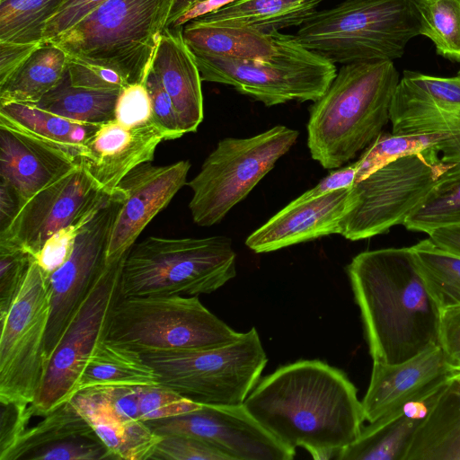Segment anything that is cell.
Returning <instances> with one entry per match:
<instances>
[{
    "label": "cell",
    "mask_w": 460,
    "mask_h": 460,
    "mask_svg": "<svg viewBox=\"0 0 460 460\" xmlns=\"http://www.w3.org/2000/svg\"><path fill=\"white\" fill-rule=\"evenodd\" d=\"M243 404L279 441L303 447L317 460L335 458L358 437L365 421L352 382L316 359L279 367L257 383Z\"/></svg>",
    "instance_id": "cell-1"
},
{
    "label": "cell",
    "mask_w": 460,
    "mask_h": 460,
    "mask_svg": "<svg viewBox=\"0 0 460 460\" xmlns=\"http://www.w3.org/2000/svg\"><path fill=\"white\" fill-rule=\"evenodd\" d=\"M346 271L373 362L402 363L438 344L440 310L410 247L362 252Z\"/></svg>",
    "instance_id": "cell-2"
},
{
    "label": "cell",
    "mask_w": 460,
    "mask_h": 460,
    "mask_svg": "<svg viewBox=\"0 0 460 460\" xmlns=\"http://www.w3.org/2000/svg\"><path fill=\"white\" fill-rule=\"evenodd\" d=\"M392 60L342 65L309 107L307 146L324 169H338L367 148L390 121L399 84Z\"/></svg>",
    "instance_id": "cell-3"
},
{
    "label": "cell",
    "mask_w": 460,
    "mask_h": 460,
    "mask_svg": "<svg viewBox=\"0 0 460 460\" xmlns=\"http://www.w3.org/2000/svg\"><path fill=\"white\" fill-rule=\"evenodd\" d=\"M175 1L107 0L47 43L128 84L145 83Z\"/></svg>",
    "instance_id": "cell-4"
},
{
    "label": "cell",
    "mask_w": 460,
    "mask_h": 460,
    "mask_svg": "<svg viewBox=\"0 0 460 460\" xmlns=\"http://www.w3.org/2000/svg\"><path fill=\"white\" fill-rule=\"evenodd\" d=\"M420 27L418 0H344L314 13L295 38L333 64L394 61Z\"/></svg>",
    "instance_id": "cell-5"
},
{
    "label": "cell",
    "mask_w": 460,
    "mask_h": 460,
    "mask_svg": "<svg viewBox=\"0 0 460 460\" xmlns=\"http://www.w3.org/2000/svg\"><path fill=\"white\" fill-rule=\"evenodd\" d=\"M232 240L149 236L134 243L123 263L120 298L210 294L236 275Z\"/></svg>",
    "instance_id": "cell-6"
},
{
    "label": "cell",
    "mask_w": 460,
    "mask_h": 460,
    "mask_svg": "<svg viewBox=\"0 0 460 460\" xmlns=\"http://www.w3.org/2000/svg\"><path fill=\"white\" fill-rule=\"evenodd\" d=\"M242 333L206 308L198 296L169 295L119 298L106 339L145 355L221 347Z\"/></svg>",
    "instance_id": "cell-7"
},
{
    "label": "cell",
    "mask_w": 460,
    "mask_h": 460,
    "mask_svg": "<svg viewBox=\"0 0 460 460\" xmlns=\"http://www.w3.org/2000/svg\"><path fill=\"white\" fill-rule=\"evenodd\" d=\"M275 52L259 60L193 53L202 81L226 84L265 106L315 102L334 79L335 64L305 48L295 35L270 31Z\"/></svg>",
    "instance_id": "cell-8"
},
{
    "label": "cell",
    "mask_w": 460,
    "mask_h": 460,
    "mask_svg": "<svg viewBox=\"0 0 460 460\" xmlns=\"http://www.w3.org/2000/svg\"><path fill=\"white\" fill-rule=\"evenodd\" d=\"M159 384L208 405H241L268 358L255 327L228 345L143 355Z\"/></svg>",
    "instance_id": "cell-9"
},
{
    "label": "cell",
    "mask_w": 460,
    "mask_h": 460,
    "mask_svg": "<svg viewBox=\"0 0 460 460\" xmlns=\"http://www.w3.org/2000/svg\"><path fill=\"white\" fill-rule=\"evenodd\" d=\"M298 136L297 130L277 125L250 137L219 140L186 184L193 193L189 203L193 222L199 226L219 223L291 149Z\"/></svg>",
    "instance_id": "cell-10"
},
{
    "label": "cell",
    "mask_w": 460,
    "mask_h": 460,
    "mask_svg": "<svg viewBox=\"0 0 460 460\" xmlns=\"http://www.w3.org/2000/svg\"><path fill=\"white\" fill-rule=\"evenodd\" d=\"M453 171L435 148L382 166L352 186L353 205L341 220L340 234L358 241L402 225Z\"/></svg>",
    "instance_id": "cell-11"
},
{
    "label": "cell",
    "mask_w": 460,
    "mask_h": 460,
    "mask_svg": "<svg viewBox=\"0 0 460 460\" xmlns=\"http://www.w3.org/2000/svg\"><path fill=\"white\" fill-rule=\"evenodd\" d=\"M127 253L105 264L71 316L47 361L40 389L30 405L33 416L47 415L75 394L84 367L98 344L106 339L111 311L120 298Z\"/></svg>",
    "instance_id": "cell-12"
},
{
    "label": "cell",
    "mask_w": 460,
    "mask_h": 460,
    "mask_svg": "<svg viewBox=\"0 0 460 460\" xmlns=\"http://www.w3.org/2000/svg\"><path fill=\"white\" fill-rule=\"evenodd\" d=\"M49 310L48 277L34 259L8 311L0 317V402H34L46 367Z\"/></svg>",
    "instance_id": "cell-13"
},
{
    "label": "cell",
    "mask_w": 460,
    "mask_h": 460,
    "mask_svg": "<svg viewBox=\"0 0 460 460\" xmlns=\"http://www.w3.org/2000/svg\"><path fill=\"white\" fill-rule=\"evenodd\" d=\"M124 196L118 187L106 196L79 231L69 258L48 278L50 310L44 341L46 364L71 316L106 264L110 233Z\"/></svg>",
    "instance_id": "cell-14"
},
{
    "label": "cell",
    "mask_w": 460,
    "mask_h": 460,
    "mask_svg": "<svg viewBox=\"0 0 460 460\" xmlns=\"http://www.w3.org/2000/svg\"><path fill=\"white\" fill-rule=\"evenodd\" d=\"M108 194L79 161L20 208L11 224L0 232V245L23 249L35 258L52 234L93 215Z\"/></svg>",
    "instance_id": "cell-15"
},
{
    "label": "cell",
    "mask_w": 460,
    "mask_h": 460,
    "mask_svg": "<svg viewBox=\"0 0 460 460\" xmlns=\"http://www.w3.org/2000/svg\"><path fill=\"white\" fill-rule=\"evenodd\" d=\"M145 422L161 437L183 435L204 441L229 460H291L296 456V449L261 426L244 404H202L183 414Z\"/></svg>",
    "instance_id": "cell-16"
},
{
    "label": "cell",
    "mask_w": 460,
    "mask_h": 460,
    "mask_svg": "<svg viewBox=\"0 0 460 460\" xmlns=\"http://www.w3.org/2000/svg\"><path fill=\"white\" fill-rule=\"evenodd\" d=\"M190 165L188 160L167 165L147 162L120 181L118 188L125 196L110 233L106 264L124 256L146 226L187 184Z\"/></svg>",
    "instance_id": "cell-17"
},
{
    "label": "cell",
    "mask_w": 460,
    "mask_h": 460,
    "mask_svg": "<svg viewBox=\"0 0 460 460\" xmlns=\"http://www.w3.org/2000/svg\"><path fill=\"white\" fill-rule=\"evenodd\" d=\"M456 368L438 344L402 363L373 362L361 401L365 420L373 422L405 402L439 391Z\"/></svg>",
    "instance_id": "cell-18"
},
{
    "label": "cell",
    "mask_w": 460,
    "mask_h": 460,
    "mask_svg": "<svg viewBox=\"0 0 460 460\" xmlns=\"http://www.w3.org/2000/svg\"><path fill=\"white\" fill-rule=\"evenodd\" d=\"M352 205V186L308 200L294 199L253 231L245 245L256 253H264L340 234L341 220Z\"/></svg>",
    "instance_id": "cell-19"
},
{
    "label": "cell",
    "mask_w": 460,
    "mask_h": 460,
    "mask_svg": "<svg viewBox=\"0 0 460 460\" xmlns=\"http://www.w3.org/2000/svg\"><path fill=\"white\" fill-rule=\"evenodd\" d=\"M165 133L155 123L128 128L115 119L101 124L80 161L106 193L116 190L134 168L152 162Z\"/></svg>",
    "instance_id": "cell-20"
},
{
    "label": "cell",
    "mask_w": 460,
    "mask_h": 460,
    "mask_svg": "<svg viewBox=\"0 0 460 460\" xmlns=\"http://www.w3.org/2000/svg\"><path fill=\"white\" fill-rule=\"evenodd\" d=\"M79 161L59 149L0 126V180L14 190L21 208Z\"/></svg>",
    "instance_id": "cell-21"
},
{
    "label": "cell",
    "mask_w": 460,
    "mask_h": 460,
    "mask_svg": "<svg viewBox=\"0 0 460 460\" xmlns=\"http://www.w3.org/2000/svg\"><path fill=\"white\" fill-rule=\"evenodd\" d=\"M184 134L196 132L204 118L201 76L182 27H166L153 63Z\"/></svg>",
    "instance_id": "cell-22"
},
{
    "label": "cell",
    "mask_w": 460,
    "mask_h": 460,
    "mask_svg": "<svg viewBox=\"0 0 460 460\" xmlns=\"http://www.w3.org/2000/svg\"><path fill=\"white\" fill-rule=\"evenodd\" d=\"M410 401L366 427L341 449L338 460H404L415 430L429 413L440 392Z\"/></svg>",
    "instance_id": "cell-23"
},
{
    "label": "cell",
    "mask_w": 460,
    "mask_h": 460,
    "mask_svg": "<svg viewBox=\"0 0 460 460\" xmlns=\"http://www.w3.org/2000/svg\"><path fill=\"white\" fill-rule=\"evenodd\" d=\"M69 401L113 459L148 460L163 438L143 420H120L100 387L81 390Z\"/></svg>",
    "instance_id": "cell-24"
},
{
    "label": "cell",
    "mask_w": 460,
    "mask_h": 460,
    "mask_svg": "<svg viewBox=\"0 0 460 460\" xmlns=\"http://www.w3.org/2000/svg\"><path fill=\"white\" fill-rule=\"evenodd\" d=\"M404 460H460V366L415 430Z\"/></svg>",
    "instance_id": "cell-25"
},
{
    "label": "cell",
    "mask_w": 460,
    "mask_h": 460,
    "mask_svg": "<svg viewBox=\"0 0 460 460\" xmlns=\"http://www.w3.org/2000/svg\"><path fill=\"white\" fill-rule=\"evenodd\" d=\"M101 124L78 122L39 107L36 103L0 105V126L29 136L80 159Z\"/></svg>",
    "instance_id": "cell-26"
},
{
    "label": "cell",
    "mask_w": 460,
    "mask_h": 460,
    "mask_svg": "<svg viewBox=\"0 0 460 460\" xmlns=\"http://www.w3.org/2000/svg\"><path fill=\"white\" fill-rule=\"evenodd\" d=\"M323 0H237L194 19L212 26L252 28L261 31L300 26Z\"/></svg>",
    "instance_id": "cell-27"
},
{
    "label": "cell",
    "mask_w": 460,
    "mask_h": 460,
    "mask_svg": "<svg viewBox=\"0 0 460 460\" xmlns=\"http://www.w3.org/2000/svg\"><path fill=\"white\" fill-rule=\"evenodd\" d=\"M437 113L460 114V73L440 77L404 70L392 100L391 123Z\"/></svg>",
    "instance_id": "cell-28"
},
{
    "label": "cell",
    "mask_w": 460,
    "mask_h": 460,
    "mask_svg": "<svg viewBox=\"0 0 460 460\" xmlns=\"http://www.w3.org/2000/svg\"><path fill=\"white\" fill-rule=\"evenodd\" d=\"M182 35L193 53L224 58L259 60L275 52L270 31L234 26H212L194 20L182 27Z\"/></svg>",
    "instance_id": "cell-29"
},
{
    "label": "cell",
    "mask_w": 460,
    "mask_h": 460,
    "mask_svg": "<svg viewBox=\"0 0 460 460\" xmlns=\"http://www.w3.org/2000/svg\"><path fill=\"white\" fill-rule=\"evenodd\" d=\"M156 384L157 375L142 354L104 339L84 367L75 394L99 386Z\"/></svg>",
    "instance_id": "cell-30"
},
{
    "label": "cell",
    "mask_w": 460,
    "mask_h": 460,
    "mask_svg": "<svg viewBox=\"0 0 460 460\" xmlns=\"http://www.w3.org/2000/svg\"><path fill=\"white\" fill-rule=\"evenodd\" d=\"M67 72V56L45 43L5 83L0 85V105L10 102L37 103L58 87Z\"/></svg>",
    "instance_id": "cell-31"
},
{
    "label": "cell",
    "mask_w": 460,
    "mask_h": 460,
    "mask_svg": "<svg viewBox=\"0 0 460 460\" xmlns=\"http://www.w3.org/2000/svg\"><path fill=\"white\" fill-rule=\"evenodd\" d=\"M459 132L460 120H443L441 130L427 134L381 133L355 162L358 169L355 183L392 161L428 148H435L445 155L450 151Z\"/></svg>",
    "instance_id": "cell-32"
},
{
    "label": "cell",
    "mask_w": 460,
    "mask_h": 460,
    "mask_svg": "<svg viewBox=\"0 0 460 460\" xmlns=\"http://www.w3.org/2000/svg\"><path fill=\"white\" fill-rule=\"evenodd\" d=\"M410 248L440 312L460 307V256L438 247L429 238Z\"/></svg>",
    "instance_id": "cell-33"
},
{
    "label": "cell",
    "mask_w": 460,
    "mask_h": 460,
    "mask_svg": "<svg viewBox=\"0 0 460 460\" xmlns=\"http://www.w3.org/2000/svg\"><path fill=\"white\" fill-rule=\"evenodd\" d=\"M119 91H97L74 87L67 72L63 82L36 104L69 119L103 124L115 119V106Z\"/></svg>",
    "instance_id": "cell-34"
},
{
    "label": "cell",
    "mask_w": 460,
    "mask_h": 460,
    "mask_svg": "<svg viewBox=\"0 0 460 460\" xmlns=\"http://www.w3.org/2000/svg\"><path fill=\"white\" fill-rule=\"evenodd\" d=\"M65 0H0V41L43 42L47 22Z\"/></svg>",
    "instance_id": "cell-35"
},
{
    "label": "cell",
    "mask_w": 460,
    "mask_h": 460,
    "mask_svg": "<svg viewBox=\"0 0 460 460\" xmlns=\"http://www.w3.org/2000/svg\"><path fill=\"white\" fill-rule=\"evenodd\" d=\"M37 425L27 428L3 460H18L31 452L74 436L94 433L70 401L43 416Z\"/></svg>",
    "instance_id": "cell-36"
},
{
    "label": "cell",
    "mask_w": 460,
    "mask_h": 460,
    "mask_svg": "<svg viewBox=\"0 0 460 460\" xmlns=\"http://www.w3.org/2000/svg\"><path fill=\"white\" fill-rule=\"evenodd\" d=\"M420 35L429 39L437 53L460 62V0H418Z\"/></svg>",
    "instance_id": "cell-37"
},
{
    "label": "cell",
    "mask_w": 460,
    "mask_h": 460,
    "mask_svg": "<svg viewBox=\"0 0 460 460\" xmlns=\"http://www.w3.org/2000/svg\"><path fill=\"white\" fill-rule=\"evenodd\" d=\"M402 226L426 234L439 227L460 226V180L438 183Z\"/></svg>",
    "instance_id": "cell-38"
},
{
    "label": "cell",
    "mask_w": 460,
    "mask_h": 460,
    "mask_svg": "<svg viewBox=\"0 0 460 460\" xmlns=\"http://www.w3.org/2000/svg\"><path fill=\"white\" fill-rule=\"evenodd\" d=\"M113 459L111 452L95 435L70 437L38 448L23 460H103Z\"/></svg>",
    "instance_id": "cell-39"
},
{
    "label": "cell",
    "mask_w": 460,
    "mask_h": 460,
    "mask_svg": "<svg viewBox=\"0 0 460 460\" xmlns=\"http://www.w3.org/2000/svg\"><path fill=\"white\" fill-rule=\"evenodd\" d=\"M201 405L161 384L141 386L139 409L140 420L143 421L183 414Z\"/></svg>",
    "instance_id": "cell-40"
},
{
    "label": "cell",
    "mask_w": 460,
    "mask_h": 460,
    "mask_svg": "<svg viewBox=\"0 0 460 460\" xmlns=\"http://www.w3.org/2000/svg\"><path fill=\"white\" fill-rule=\"evenodd\" d=\"M34 259L23 249L0 245V317L8 311Z\"/></svg>",
    "instance_id": "cell-41"
},
{
    "label": "cell",
    "mask_w": 460,
    "mask_h": 460,
    "mask_svg": "<svg viewBox=\"0 0 460 460\" xmlns=\"http://www.w3.org/2000/svg\"><path fill=\"white\" fill-rule=\"evenodd\" d=\"M115 120L128 128L155 123L152 102L145 83L128 84L119 91Z\"/></svg>",
    "instance_id": "cell-42"
},
{
    "label": "cell",
    "mask_w": 460,
    "mask_h": 460,
    "mask_svg": "<svg viewBox=\"0 0 460 460\" xmlns=\"http://www.w3.org/2000/svg\"><path fill=\"white\" fill-rule=\"evenodd\" d=\"M149 459L154 460H229L210 445L192 437H163Z\"/></svg>",
    "instance_id": "cell-43"
},
{
    "label": "cell",
    "mask_w": 460,
    "mask_h": 460,
    "mask_svg": "<svg viewBox=\"0 0 460 460\" xmlns=\"http://www.w3.org/2000/svg\"><path fill=\"white\" fill-rule=\"evenodd\" d=\"M67 77L74 87L97 91H120L128 84L117 71L67 57Z\"/></svg>",
    "instance_id": "cell-44"
},
{
    "label": "cell",
    "mask_w": 460,
    "mask_h": 460,
    "mask_svg": "<svg viewBox=\"0 0 460 460\" xmlns=\"http://www.w3.org/2000/svg\"><path fill=\"white\" fill-rule=\"evenodd\" d=\"M93 215L59 229L45 242L35 260L48 278L69 258L79 231Z\"/></svg>",
    "instance_id": "cell-45"
},
{
    "label": "cell",
    "mask_w": 460,
    "mask_h": 460,
    "mask_svg": "<svg viewBox=\"0 0 460 460\" xmlns=\"http://www.w3.org/2000/svg\"><path fill=\"white\" fill-rule=\"evenodd\" d=\"M145 84L152 102L155 124L165 133L168 140H174L183 136L184 132L181 128L172 102L153 67Z\"/></svg>",
    "instance_id": "cell-46"
},
{
    "label": "cell",
    "mask_w": 460,
    "mask_h": 460,
    "mask_svg": "<svg viewBox=\"0 0 460 460\" xmlns=\"http://www.w3.org/2000/svg\"><path fill=\"white\" fill-rule=\"evenodd\" d=\"M0 460L18 441L33 416L30 405L16 402H0Z\"/></svg>",
    "instance_id": "cell-47"
},
{
    "label": "cell",
    "mask_w": 460,
    "mask_h": 460,
    "mask_svg": "<svg viewBox=\"0 0 460 460\" xmlns=\"http://www.w3.org/2000/svg\"><path fill=\"white\" fill-rule=\"evenodd\" d=\"M107 0H65L56 13L47 22L43 43L75 24L92 10Z\"/></svg>",
    "instance_id": "cell-48"
},
{
    "label": "cell",
    "mask_w": 460,
    "mask_h": 460,
    "mask_svg": "<svg viewBox=\"0 0 460 460\" xmlns=\"http://www.w3.org/2000/svg\"><path fill=\"white\" fill-rule=\"evenodd\" d=\"M142 385L99 386L115 412L122 421L140 420L139 398Z\"/></svg>",
    "instance_id": "cell-49"
},
{
    "label": "cell",
    "mask_w": 460,
    "mask_h": 460,
    "mask_svg": "<svg viewBox=\"0 0 460 460\" xmlns=\"http://www.w3.org/2000/svg\"><path fill=\"white\" fill-rule=\"evenodd\" d=\"M438 345L453 365L460 366V307L440 312Z\"/></svg>",
    "instance_id": "cell-50"
},
{
    "label": "cell",
    "mask_w": 460,
    "mask_h": 460,
    "mask_svg": "<svg viewBox=\"0 0 460 460\" xmlns=\"http://www.w3.org/2000/svg\"><path fill=\"white\" fill-rule=\"evenodd\" d=\"M43 44L0 41V85L18 71Z\"/></svg>",
    "instance_id": "cell-51"
},
{
    "label": "cell",
    "mask_w": 460,
    "mask_h": 460,
    "mask_svg": "<svg viewBox=\"0 0 460 460\" xmlns=\"http://www.w3.org/2000/svg\"><path fill=\"white\" fill-rule=\"evenodd\" d=\"M357 171L355 162L341 169H335L295 200H308L340 189L349 188L355 184Z\"/></svg>",
    "instance_id": "cell-52"
},
{
    "label": "cell",
    "mask_w": 460,
    "mask_h": 460,
    "mask_svg": "<svg viewBox=\"0 0 460 460\" xmlns=\"http://www.w3.org/2000/svg\"><path fill=\"white\" fill-rule=\"evenodd\" d=\"M20 208V201L14 190L0 180V232L11 224Z\"/></svg>",
    "instance_id": "cell-53"
},
{
    "label": "cell",
    "mask_w": 460,
    "mask_h": 460,
    "mask_svg": "<svg viewBox=\"0 0 460 460\" xmlns=\"http://www.w3.org/2000/svg\"><path fill=\"white\" fill-rule=\"evenodd\" d=\"M428 235L438 247L460 256V226L436 228Z\"/></svg>",
    "instance_id": "cell-54"
},
{
    "label": "cell",
    "mask_w": 460,
    "mask_h": 460,
    "mask_svg": "<svg viewBox=\"0 0 460 460\" xmlns=\"http://www.w3.org/2000/svg\"><path fill=\"white\" fill-rule=\"evenodd\" d=\"M235 1L237 0H205L200 2L179 16L169 28L183 27L189 22L215 12Z\"/></svg>",
    "instance_id": "cell-55"
},
{
    "label": "cell",
    "mask_w": 460,
    "mask_h": 460,
    "mask_svg": "<svg viewBox=\"0 0 460 460\" xmlns=\"http://www.w3.org/2000/svg\"><path fill=\"white\" fill-rule=\"evenodd\" d=\"M205 0H176L172 9L166 27H169L179 16L191 8L193 5Z\"/></svg>",
    "instance_id": "cell-56"
}]
</instances>
